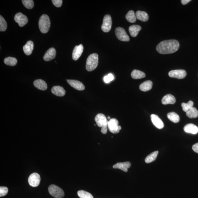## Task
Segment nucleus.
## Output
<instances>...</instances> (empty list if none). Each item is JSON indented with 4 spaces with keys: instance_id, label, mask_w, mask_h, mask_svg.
I'll list each match as a JSON object with an SVG mask.
<instances>
[{
    "instance_id": "f257e3e1",
    "label": "nucleus",
    "mask_w": 198,
    "mask_h": 198,
    "mask_svg": "<svg viewBox=\"0 0 198 198\" xmlns=\"http://www.w3.org/2000/svg\"><path fill=\"white\" fill-rule=\"evenodd\" d=\"M179 47V43L176 40H166L161 42L157 45L156 50L161 54H171L176 52Z\"/></svg>"
},
{
    "instance_id": "f03ea898",
    "label": "nucleus",
    "mask_w": 198,
    "mask_h": 198,
    "mask_svg": "<svg viewBox=\"0 0 198 198\" xmlns=\"http://www.w3.org/2000/svg\"><path fill=\"white\" fill-rule=\"evenodd\" d=\"M95 120L97 125L102 128L101 133L103 134H106L107 132L108 122L106 116L102 113L98 114L96 116Z\"/></svg>"
},
{
    "instance_id": "7ed1b4c3",
    "label": "nucleus",
    "mask_w": 198,
    "mask_h": 198,
    "mask_svg": "<svg viewBox=\"0 0 198 198\" xmlns=\"http://www.w3.org/2000/svg\"><path fill=\"white\" fill-rule=\"evenodd\" d=\"M51 25L49 17L46 15H42L39 22V26L40 30L43 34L48 32Z\"/></svg>"
},
{
    "instance_id": "20e7f679",
    "label": "nucleus",
    "mask_w": 198,
    "mask_h": 198,
    "mask_svg": "<svg viewBox=\"0 0 198 198\" xmlns=\"http://www.w3.org/2000/svg\"><path fill=\"white\" fill-rule=\"evenodd\" d=\"M99 63V55L97 54H90L87 58L86 64V69L88 71H93L97 67Z\"/></svg>"
},
{
    "instance_id": "39448f33",
    "label": "nucleus",
    "mask_w": 198,
    "mask_h": 198,
    "mask_svg": "<svg viewBox=\"0 0 198 198\" xmlns=\"http://www.w3.org/2000/svg\"><path fill=\"white\" fill-rule=\"evenodd\" d=\"M48 190L51 195L55 198H62L64 196V191L56 185H50L49 187Z\"/></svg>"
},
{
    "instance_id": "423d86ee",
    "label": "nucleus",
    "mask_w": 198,
    "mask_h": 198,
    "mask_svg": "<svg viewBox=\"0 0 198 198\" xmlns=\"http://www.w3.org/2000/svg\"><path fill=\"white\" fill-rule=\"evenodd\" d=\"M108 128L110 132L113 134H117L119 133L122 129L120 126L119 125L118 121L116 119H110L108 122Z\"/></svg>"
},
{
    "instance_id": "0eeeda50",
    "label": "nucleus",
    "mask_w": 198,
    "mask_h": 198,
    "mask_svg": "<svg viewBox=\"0 0 198 198\" xmlns=\"http://www.w3.org/2000/svg\"><path fill=\"white\" fill-rule=\"evenodd\" d=\"M116 36L119 40L124 42H128L129 38L125 30L121 27H117L115 29Z\"/></svg>"
},
{
    "instance_id": "6e6552de",
    "label": "nucleus",
    "mask_w": 198,
    "mask_h": 198,
    "mask_svg": "<svg viewBox=\"0 0 198 198\" xmlns=\"http://www.w3.org/2000/svg\"><path fill=\"white\" fill-rule=\"evenodd\" d=\"M112 24L111 17L109 15H106L103 19L101 29L105 32H109L111 29Z\"/></svg>"
},
{
    "instance_id": "1a4fd4ad",
    "label": "nucleus",
    "mask_w": 198,
    "mask_h": 198,
    "mask_svg": "<svg viewBox=\"0 0 198 198\" xmlns=\"http://www.w3.org/2000/svg\"><path fill=\"white\" fill-rule=\"evenodd\" d=\"M41 181V177L38 173H33L29 176V183L31 186L33 187L38 186Z\"/></svg>"
},
{
    "instance_id": "9d476101",
    "label": "nucleus",
    "mask_w": 198,
    "mask_h": 198,
    "mask_svg": "<svg viewBox=\"0 0 198 198\" xmlns=\"http://www.w3.org/2000/svg\"><path fill=\"white\" fill-rule=\"evenodd\" d=\"M187 73L184 70L178 69L172 70L169 72V75L171 78L183 79L186 76Z\"/></svg>"
},
{
    "instance_id": "9b49d317",
    "label": "nucleus",
    "mask_w": 198,
    "mask_h": 198,
    "mask_svg": "<svg viewBox=\"0 0 198 198\" xmlns=\"http://www.w3.org/2000/svg\"><path fill=\"white\" fill-rule=\"evenodd\" d=\"M15 20L20 27H23L29 21L27 17L21 13L16 14L15 17Z\"/></svg>"
},
{
    "instance_id": "f8f14e48",
    "label": "nucleus",
    "mask_w": 198,
    "mask_h": 198,
    "mask_svg": "<svg viewBox=\"0 0 198 198\" xmlns=\"http://www.w3.org/2000/svg\"><path fill=\"white\" fill-rule=\"evenodd\" d=\"M84 47L83 45L80 44L75 47L72 52V58L73 60L76 61L81 56L83 53Z\"/></svg>"
},
{
    "instance_id": "ddd939ff",
    "label": "nucleus",
    "mask_w": 198,
    "mask_h": 198,
    "mask_svg": "<svg viewBox=\"0 0 198 198\" xmlns=\"http://www.w3.org/2000/svg\"><path fill=\"white\" fill-rule=\"evenodd\" d=\"M67 81L70 86L77 90L82 91L85 90V86L81 82L74 80H67Z\"/></svg>"
},
{
    "instance_id": "4468645a",
    "label": "nucleus",
    "mask_w": 198,
    "mask_h": 198,
    "mask_svg": "<svg viewBox=\"0 0 198 198\" xmlns=\"http://www.w3.org/2000/svg\"><path fill=\"white\" fill-rule=\"evenodd\" d=\"M150 117L152 123L157 129H162L164 127L163 122L157 115L152 114Z\"/></svg>"
},
{
    "instance_id": "2eb2a0df",
    "label": "nucleus",
    "mask_w": 198,
    "mask_h": 198,
    "mask_svg": "<svg viewBox=\"0 0 198 198\" xmlns=\"http://www.w3.org/2000/svg\"><path fill=\"white\" fill-rule=\"evenodd\" d=\"M56 55V51L54 48H51L45 52L43 57V59L45 61H49L55 58Z\"/></svg>"
},
{
    "instance_id": "dca6fc26",
    "label": "nucleus",
    "mask_w": 198,
    "mask_h": 198,
    "mask_svg": "<svg viewBox=\"0 0 198 198\" xmlns=\"http://www.w3.org/2000/svg\"><path fill=\"white\" fill-rule=\"evenodd\" d=\"M184 130L186 133L196 134L198 133V127L193 124H188L184 127Z\"/></svg>"
},
{
    "instance_id": "f3484780",
    "label": "nucleus",
    "mask_w": 198,
    "mask_h": 198,
    "mask_svg": "<svg viewBox=\"0 0 198 198\" xmlns=\"http://www.w3.org/2000/svg\"><path fill=\"white\" fill-rule=\"evenodd\" d=\"M131 163L129 162L123 163H118L113 166L114 169H119L127 172L128 169L131 167Z\"/></svg>"
},
{
    "instance_id": "a211bd4d",
    "label": "nucleus",
    "mask_w": 198,
    "mask_h": 198,
    "mask_svg": "<svg viewBox=\"0 0 198 198\" xmlns=\"http://www.w3.org/2000/svg\"><path fill=\"white\" fill-rule=\"evenodd\" d=\"M52 92L55 95L59 97H63L65 94V91L60 86H55L52 87Z\"/></svg>"
},
{
    "instance_id": "6ab92c4d",
    "label": "nucleus",
    "mask_w": 198,
    "mask_h": 198,
    "mask_svg": "<svg viewBox=\"0 0 198 198\" xmlns=\"http://www.w3.org/2000/svg\"><path fill=\"white\" fill-rule=\"evenodd\" d=\"M162 102L164 105L173 104L176 102V99L172 95L168 94L163 98Z\"/></svg>"
},
{
    "instance_id": "aec40b11",
    "label": "nucleus",
    "mask_w": 198,
    "mask_h": 198,
    "mask_svg": "<svg viewBox=\"0 0 198 198\" xmlns=\"http://www.w3.org/2000/svg\"><path fill=\"white\" fill-rule=\"evenodd\" d=\"M34 48V44L32 41H29L23 47L24 53L26 55H29L32 53Z\"/></svg>"
},
{
    "instance_id": "412c9836",
    "label": "nucleus",
    "mask_w": 198,
    "mask_h": 198,
    "mask_svg": "<svg viewBox=\"0 0 198 198\" xmlns=\"http://www.w3.org/2000/svg\"><path fill=\"white\" fill-rule=\"evenodd\" d=\"M35 87L40 90L45 91L47 88V84L45 81L42 79H37L34 82Z\"/></svg>"
},
{
    "instance_id": "4be33fe9",
    "label": "nucleus",
    "mask_w": 198,
    "mask_h": 198,
    "mask_svg": "<svg viewBox=\"0 0 198 198\" xmlns=\"http://www.w3.org/2000/svg\"><path fill=\"white\" fill-rule=\"evenodd\" d=\"M153 86V83L150 80H147L143 82L139 86L140 90L143 92H147L151 90Z\"/></svg>"
},
{
    "instance_id": "5701e85b",
    "label": "nucleus",
    "mask_w": 198,
    "mask_h": 198,
    "mask_svg": "<svg viewBox=\"0 0 198 198\" xmlns=\"http://www.w3.org/2000/svg\"><path fill=\"white\" fill-rule=\"evenodd\" d=\"M141 27L139 25H134L130 26L129 28V31L131 36L136 37L137 36L138 33L141 30Z\"/></svg>"
},
{
    "instance_id": "b1692460",
    "label": "nucleus",
    "mask_w": 198,
    "mask_h": 198,
    "mask_svg": "<svg viewBox=\"0 0 198 198\" xmlns=\"http://www.w3.org/2000/svg\"><path fill=\"white\" fill-rule=\"evenodd\" d=\"M136 18L143 22H146L148 20L149 15L146 12L138 11L136 13Z\"/></svg>"
},
{
    "instance_id": "393cba45",
    "label": "nucleus",
    "mask_w": 198,
    "mask_h": 198,
    "mask_svg": "<svg viewBox=\"0 0 198 198\" xmlns=\"http://www.w3.org/2000/svg\"><path fill=\"white\" fill-rule=\"evenodd\" d=\"M131 76L133 79H138L144 78L146 76V75L143 72L139 70L134 69L131 73Z\"/></svg>"
},
{
    "instance_id": "a878e982",
    "label": "nucleus",
    "mask_w": 198,
    "mask_h": 198,
    "mask_svg": "<svg viewBox=\"0 0 198 198\" xmlns=\"http://www.w3.org/2000/svg\"><path fill=\"white\" fill-rule=\"evenodd\" d=\"M168 118L171 122L174 123H177L179 122L180 118L179 116L174 112H171L168 113L167 115Z\"/></svg>"
},
{
    "instance_id": "bb28decb",
    "label": "nucleus",
    "mask_w": 198,
    "mask_h": 198,
    "mask_svg": "<svg viewBox=\"0 0 198 198\" xmlns=\"http://www.w3.org/2000/svg\"><path fill=\"white\" fill-rule=\"evenodd\" d=\"M126 18L128 22L131 23H134L136 22V14L134 11L133 10H130L126 15Z\"/></svg>"
},
{
    "instance_id": "cd10ccee",
    "label": "nucleus",
    "mask_w": 198,
    "mask_h": 198,
    "mask_svg": "<svg viewBox=\"0 0 198 198\" xmlns=\"http://www.w3.org/2000/svg\"><path fill=\"white\" fill-rule=\"evenodd\" d=\"M187 117L190 118H196L198 116V111L195 107H192L186 112Z\"/></svg>"
},
{
    "instance_id": "c85d7f7f",
    "label": "nucleus",
    "mask_w": 198,
    "mask_h": 198,
    "mask_svg": "<svg viewBox=\"0 0 198 198\" xmlns=\"http://www.w3.org/2000/svg\"><path fill=\"white\" fill-rule=\"evenodd\" d=\"M159 153V152L158 151L152 152L150 155L147 156L145 159V162L147 163H149L153 162L156 160L158 154Z\"/></svg>"
},
{
    "instance_id": "c756f323",
    "label": "nucleus",
    "mask_w": 198,
    "mask_h": 198,
    "mask_svg": "<svg viewBox=\"0 0 198 198\" xmlns=\"http://www.w3.org/2000/svg\"><path fill=\"white\" fill-rule=\"evenodd\" d=\"M4 62L7 65L14 66L16 65L17 60L15 58L12 57H6L4 59Z\"/></svg>"
},
{
    "instance_id": "7c9ffc66",
    "label": "nucleus",
    "mask_w": 198,
    "mask_h": 198,
    "mask_svg": "<svg viewBox=\"0 0 198 198\" xmlns=\"http://www.w3.org/2000/svg\"><path fill=\"white\" fill-rule=\"evenodd\" d=\"M194 103L192 101H190L187 103H183L181 104V106L183 111L186 112L188 110L193 107Z\"/></svg>"
},
{
    "instance_id": "2f4dec72",
    "label": "nucleus",
    "mask_w": 198,
    "mask_h": 198,
    "mask_svg": "<svg viewBox=\"0 0 198 198\" xmlns=\"http://www.w3.org/2000/svg\"><path fill=\"white\" fill-rule=\"evenodd\" d=\"M78 195L80 198H93L92 194L83 190H79Z\"/></svg>"
},
{
    "instance_id": "473e14b6",
    "label": "nucleus",
    "mask_w": 198,
    "mask_h": 198,
    "mask_svg": "<svg viewBox=\"0 0 198 198\" xmlns=\"http://www.w3.org/2000/svg\"><path fill=\"white\" fill-rule=\"evenodd\" d=\"M7 29V24L6 20L2 15H0V31H5Z\"/></svg>"
},
{
    "instance_id": "72a5a7b5",
    "label": "nucleus",
    "mask_w": 198,
    "mask_h": 198,
    "mask_svg": "<svg viewBox=\"0 0 198 198\" xmlns=\"http://www.w3.org/2000/svg\"><path fill=\"white\" fill-rule=\"evenodd\" d=\"M23 4L28 9H31L34 7V2L32 0H22Z\"/></svg>"
},
{
    "instance_id": "f704fd0d",
    "label": "nucleus",
    "mask_w": 198,
    "mask_h": 198,
    "mask_svg": "<svg viewBox=\"0 0 198 198\" xmlns=\"http://www.w3.org/2000/svg\"><path fill=\"white\" fill-rule=\"evenodd\" d=\"M8 187L5 186H1L0 187V197L6 196L8 194Z\"/></svg>"
},
{
    "instance_id": "c9c22d12",
    "label": "nucleus",
    "mask_w": 198,
    "mask_h": 198,
    "mask_svg": "<svg viewBox=\"0 0 198 198\" xmlns=\"http://www.w3.org/2000/svg\"><path fill=\"white\" fill-rule=\"evenodd\" d=\"M52 2L54 6L57 8L61 7L62 4V0H52Z\"/></svg>"
},
{
    "instance_id": "e433bc0d",
    "label": "nucleus",
    "mask_w": 198,
    "mask_h": 198,
    "mask_svg": "<svg viewBox=\"0 0 198 198\" xmlns=\"http://www.w3.org/2000/svg\"><path fill=\"white\" fill-rule=\"evenodd\" d=\"M192 149L194 151L198 153V143H196L193 146Z\"/></svg>"
},
{
    "instance_id": "4c0bfd02",
    "label": "nucleus",
    "mask_w": 198,
    "mask_h": 198,
    "mask_svg": "<svg viewBox=\"0 0 198 198\" xmlns=\"http://www.w3.org/2000/svg\"><path fill=\"white\" fill-rule=\"evenodd\" d=\"M104 82L106 83H109L110 82L109 79L108 78L107 75H106V76H105L104 77Z\"/></svg>"
},
{
    "instance_id": "58836bf2",
    "label": "nucleus",
    "mask_w": 198,
    "mask_h": 198,
    "mask_svg": "<svg viewBox=\"0 0 198 198\" xmlns=\"http://www.w3.org/2000/svg\"><path fill=\"white\" fill-rule=\"evenodd\" d=\"M107 76L110 82L112 81V80H113L114 76L112 74H111V73H109V74L107 75Z\"/></svg>"
},
{
    "instance_id": "ea45409f",
    "label": "nucleus",
    "mask_w": 198,
    "mask_h": 198,
    "mask_svg": "<svg viewBox=\"0 0 198 198\" xmlns=\"http://www.w3.org/2000/svg\"><path fill=\"white\" fill-rule=\"evenodd\" d=\"M191 1V0H182L181 1L182 4L183 5H185Z\"/></svg>"
},
{
    "instance_id": "a19ab883",
    "label": "nucleus",
    "mask_w": 198,
    "mask_h": 198,
    "mask_svg": "<svg viewBox=\"0 0 198 198\" xmlns=\"http://www.w3.org/2000/svg\"><path fill=\"white\" fill-rule=\"evenodd\" d=\"M108 119H111V118H110V117L109 116H108Z\"/></svg>"
}]
</instances>
